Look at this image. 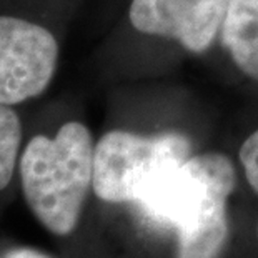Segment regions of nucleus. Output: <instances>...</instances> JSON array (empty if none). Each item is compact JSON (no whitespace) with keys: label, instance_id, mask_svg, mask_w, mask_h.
I'll return each mask as SVG.
<instances>
[{"label":"nucleus","instance_id":"nucleus-1","mask_svg":"<svg viewBox=\"0 0 258 258\" xmlns=\"http://www.w3.org/2000/svg\"><path fill=\"white\" fill-rule=\"evenodd\" d=\"M237 175L223 153H200L167 168L137 205L155 223L177 230V258H218L228 237L227 199Z\"/></svg>","mask_w":258,"mask_h":258},{"label":"nucleus","instance_id":"nucleus-2","mask_svg":"<svg viewBox=\"0 0 258 258\" xmlns=\"http://www.w3.org/2000/svg\"><path fill=\"white\" fill-rule=\"evenodd\" d=\"M93 140L80 122H67L53 139L35 135L20 157L27 205L55 235L74 232L93 183Z\"/></svg>","mask_w":258,"mask_h":258},{"label":"nucleus","instance_id":"nucleus-3","mask_svg":"<svg viewBox=\"0 0 258 258\" xmlns=\"http://www.w3.org/2000/svg\"><path fill=\"white\" fill-rule=\"evenodd\" d=\"M190 155L182 134L153 137L113 130L98 140L93 153V191L110 203H137L145 188L167 168Z\"/></svg>","mask_w":258,"mask_h":258},{"label":"nucleus","instance_id":"nucleus-4","mask_svg":"<svg viewBox=\"0 0 258 258\" xmlns=\"http://www.w3.org/2000/svg\"><path fill=\"white\" fill-rule=\"evenodd\" d=\"M58 43L50 30L0 15V103L19 105L45 92L53 79Z\"/></svg>","mask_w":258,"mask_h":258},{"label":"nucleus","instance_id":"nucleus-5","mask_svg":"<svg viewBox=\"0 0 258 258\" xmlns=\"http://www.w3.org/2000/svg\"><path fill=\"white\" fill-rule=\"evenodd\" d=\"M230 0H134L130 22L137 30L180 42L190 52L210 48L222 29Z\"/></svg>","mask_w":258,"mask_h":258},{"label":"nucleus","instance_id":"nucleus-6","mask_svg":"<svg viewBox=\"0 0 258 258\" xmlns=\"http://www.w3.org/2000/svg\"><path fill=\"white\" fill-rule=\"evenodd\" d=\"M222 42L241 72L258 80V0H230Z\"/></svg>","mask_w":258,"mask_h":258},{"label":"nucleus","instance_id":"nucleus-7","mask_svg":"<svg viewBox=\"0 0 258 258\" xmlns=\"http://www.w3.org/2000/svg\"><path fill=\"white\" fill-rule=\"evenodd\" d=\"M22 140L19 115L10 105L0 103V190L10 183Z\"/></svg>","mask_w":258,"mask_h":258},{"label":"nucleus","instance_id":"nucleus-8","mask_svg":"<svg viewBox=\"0 0 258 258\" xmlns=\"http://www.w3.org/2000/svg\"><path fill=\"white\" fill-rule=\"evenodd\" d=\"M240 162L250 186L258 194V130L243 142L240 148Z\"/></svg>","mask_w":258,"mask_h":258},{"label":"nucleus","instance_id":"nucleus-9","mask_svg":"<svg viewBox=\"0 0 258 258\" xmlns=\"http://www.w3.org/2000/svg\"><path fill=\"white\" fill-rule=\"evenodd\" d=\"M2 258H50V256L34 248H15L7 251Z\"/></svg>","mask_w":258,"mask_h":258}]
</instances>
